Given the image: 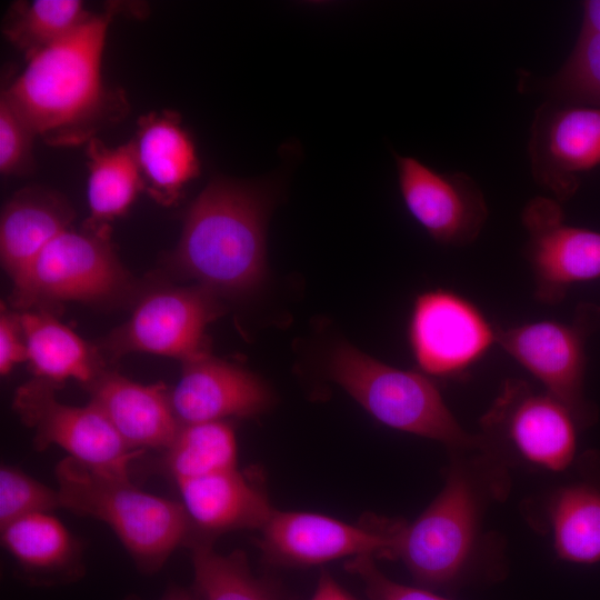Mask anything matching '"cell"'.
<instances>
[{
    "instance_id": "6da1fadb",
    "label": "cell",
    "mask_w": 600,
    "mask_h": 600,
    "mask_svg": "<svg viewBox=\"0 0 600 600\" xmlns=\"http://www.w3.org/2000/svg\"><path fill=\"white\" fill-rule=\"evenodd\" d=\"M119 4L93 13L67 37L28 60L1 91L17 113L51 147H77L129 111L124 92L106 86L101 60Z\"/></svg>"
},
{
    "instance_id": "7a4b0ae2",
    "label": "cell",
    "mask_w": 600,
    "mask_h": 600,
    "mask_svg": "<svg viewBox=\"0 0 600 600\" xmlns=\"http://www.w3.org/2000/svg\"><path fill=\"white\" fill-rule=\"evenodd\" d=\"M276 182L212 179L190 206L174 267L218 293L257 289L267 271L266 228Z\"/></svg>"
},
{
    "instance_id": "3957f363",
    "label": "cell",
    "mask_w": 600,
    "mask_h": 600,
    "mask_svg": "<svg viewBox=\"0 0 600 600\" xmlns=\"http://www.w3.org/2000/svg\"><path fill=\"white\" fill-rule=\"evenodd\" d=\"M506 467L481 449L454 452L442 490L411 523H403L393 559L430 588L452 583L471 560L487 506L508 492Z\"/></svg>"
},
{
    "instance_id": "277c9868",
    "label": "cell",
    "mask_w": 600,
    "mask_h": 600,
    "mask_svg": "<svg viewBox=\"0 0 600 600\" xmlns=\"http://www.w3.org/2000/svg\"><path fill=\"white\" fill-rule=\"evenodd\" d=\"M56 478L60 507L107 523L146 571L159 569L189 537L192 523L183 506L142 491L129 476L67 457L57 464Z\"/></svg>"
},
{
    "instance_id": "5b68a950",
    "label": "cell",
    "mask_w": 600,
    "mask_h": 600,
    "mask_svg": "<svg viewBox=\"0 0 600 600\" xmlns=\"http://www.w3.org/2000/svg\"><path fill=\"white\" fill-rule=\"evenodd\" d=\"M327 368L330 378L382 424L436 440L452 452L480 448V436L460 426L422 372L393 368L348 343L334 347Z\"/></svg>"
},
{
    "instance_id": "8992f818",
    "label": "cell",
    "mask_w": 600,
    "mask_h": 600,
    "mask_svg": "<svg viewBox=\"0 0 600 600\" xmlns=\"http://www.w3.org/2000/svg\"><path fill=\"white\" fill-rule=\"evenodd\" d=\"M576 423L552 396L509 379L481 418L480 449L501 463L506 456L534 468L562 471L574 458Z\"/></svg>"
},
{
    "instance_id": "52a82bcc",
    "label": "cell",
    "mask_w": 600,
    "mask_h": 600,
    "mask_svg": "<svg viewBox=\"0 0 600 600\" xmlns=\"http://www.w3.org/2000/svg\"><path fill=\"white\" fill-rule=\"evenodd\" d=\"M110 227L70 228L56 237L13 282L12 303L32 307L63 301H99L118 294L127 274L114 253Z\"/></svg>"
},
{
    "instance_id": "ba28073f",
    "label": "cell",
    "mask_w": 600,
    "mask_h": 600,
    "mask_svg": "<svg viewBox=\"0 0 600 600\" xmlns=\"http://www.w3.org/2000/svg\"><path fill=\"white\" fill-rule=\"evenodd\" d=\"M58 386L33 379L13 396V409L33 430L38 450L56 444L69 456L99 471L129 476V464L143 451L130 449L103 413L91 402L69 406L56 397Z\"/></svg>"
},
{
    "instance_id": "9c48e42d",
    "label": "cell",
    "mask_w": 600,
    "mask_h": 600,
    "mask_svg": "<svg viewBox=\"0 0 600 600\" xmlns=\"http://www.w3.org/2000/svg\"><path fill=\"white\" fill-rule=\"evenodd\" d=\"M403 522L352 524L320 513L274 510L260 529L263 559L283 567H310L343 558L393 559Z\"/></svg>"
},
{
    "instance_id": "30bf717a",
    "label": "cell",
    "mask_w": 600,
    "mask_h": 600,
    "mask_svg": "<svg viewBox=\"0 0 600 600\" xmlns=\"http://www.w3.org/2000/svg\"><path fill=\"white\" fill-rule=\"evenodd\" d=\"M408 334L416 363L428 377L459 376L497 343V329L482 311L446 289L416 298Z\"/></svg>"
},
{
    "instance_id": "8fae6325",
    "label": "cell",
    "mask_w": 600,
    "mask_h": 600,
    "mask_svg": "<svg viewBox=\"0 0 600 600\" xmlns=\"http://www.w3.org/2000/svg\"><path fill=\"white\" fill-rule=\"evenodd\" d=\"M216 296L201 286L154 291L139 302L106 346L116 356L146 352L182 362L207 353L204 332L220 310Z\"/></svg>"
},
{
    "instance_id": "7c38bea8",
    "label": "cell",
    "mask_w": 600,
    "mask_h": 600,
    "mask_svg": "<svg viewBox=\"0 0 600 600\" xmlns=\"http://www.w3.org/2000/svg\"><path fill=\"white\" fill-rule=\"evenodd\" d=\"M521 219L538 301L556 304L572 284L600 278V232L566 224L558 200L533 198Z\"/></svg>"
},
{
    "instance_id": "4fadbf2b",
    "label": "cell",
    "mask_w": 600,
    "mask_h": 600,
    "mask_svg": "<svg viewBox=\"0 0 600 600\" xmlns=\"http://www.w3.org/2000/svg\"><path fill=\"white\" fill-rule=\"evenodd\" d=\"M403 203L437 242L467 246L480 234L488 207L478 184L462 172H439L409 156H394Z\"/></svg>"
},
{
    "instance_id": "5bb4252c",
    "label": "cell",
    "mask_w": 600,
    "mask_h": 600,
    "mask_svg": "<svg viewBox=\"0 0 600 600\" xmlns=\"http://www.w3.org/2000/svg\"><path fill=\"white\" fill-rule=\"evenodd\" d=\"M497 343L537 378L577 423L592 419L583 397V333L577 324L543 320L497 329Z\"/></svg>"
},
{
    "instance_id": "9a60e30c",
    "label": "cell",
    "mask_w": 600,
    "mask_h": 600,
    "mask_svg": "<svg viewBox=\"0 0 600 600\" xmlns=\"http://www.w3.org/2000/svg\"><path fill=\"white\" fill-rule=\"evenodd\" d=\"M529 149L536 181L556 200H567L577 190V173L600 164V108L541 107Z\"/></svg>"
},
{
    "instance_id": "2e32d148",
    "label": "cell",
    "mask_w": 600,
    "mask_h": 600,
    "mask_svg": "<svg viewBox=\"0 0 600 600\" xmlns=\"http://www.w3.org/2000/svg\"><path fill=\"white\" fill-rule=\"evenodd\" d=\"M182 364L181 377L170 392L181 426L253 417L271 406L270 389L250 371L208 352Z\"/></svg>"
},
{
    "instance_id": "e0dca14e",
    "label": "cell",
    "mask_w": 600,
    "mask_h": 600,
    "mask_svg": "<svg viewBox=\"0 0 600 600\" xmlns=\"http://www.w3.org/2000/svg\"><path fill=\"white\" fill-rule=\"evenodd\" d=\"M87 387L90 402L132 450H166L180 429L163 384L147 386L118 373L101 372Z\"/></svg>"
},
{
    "instance_id": "ac0fdd59",
    "label": "cell",
    "mask_w": 600,
    "mask_h": 600,
    "mask_svg": "<svg viewBox=\"0 0 600 600\" xmlns=\"http://www.w3.org/2000/svg\"><path fill=\"white\" fill-rule=\"evenodd\" d=\"M132 143L144 191L163 206L176 203L186 186L200 174L194 140L174 111L140 117Z\"/></svg>"
},
{
    "instance_id": "d6986e66",
    "label": "cell",
    "mask_w": 600,
    "mask_h": 600,
    "mask_svg": "<svg viewBox=\"0 0 600 600\" xmlns=\"http://www.w3.org/2000/svg\"><path fill=\"white\" fill-rule=\"evenodd\" d=\"M176 483L191 523L207 532L260 530L274 511L261 483L239 468Z\"/></svg>"
},
{
    "instance_id": "ffe728a7",
    "label": "cell",
    "mask_w": 600,
    "mask_h": 600,
    "mask_svg": "<svg viewBox=\"0 0 600 600\" xmlns=\"http://www.w3.org/2000/svg\"><path fill=\"white\" fill-rule=\"evenodd\" d=\"M72 218L71 207L53 191L28 187L13 196L0 220L1 262L12 282L56 237L69 229Z\"/></svg>"
},
{
    "instance_id": "44dd1931",
    "label": "cell",
    "mask_w": 600,
    "mask_h": 600,
    "mask_svg": "<svg viewBox=\"0 0 600 600\" xmlns=\"http://www.w3.org/2000/svg\"><path fill=\"white\" fill-rule=\"evenodd\" d=\"M18 319L37 378L57 386L69 379L89 386L101 373L93 349L49 312L24 310Z\"/></svg>"
},
{
    "instance_id": "7402d4cb",
    "label": "cell",
    "mask_w": 600,
    "mask_h": 600,
    "mask_svg": "<svg viewBox=\"0 0 600 600\" xmlns=\"http://www.w3.org/2000/svg\"><path fill=\"white\" fill-rule=\"evenodd\" d=\"M90 217L84 227L101 229L123 216L144 191L132 140L110 148L97 137L87 143Z\"/></svg>"
},
{
    "instance_id": "603a6c76",
    "label": "cell",
    "mask_w": 600,
    "mask_h": 600,
    "mask_svg": "<svg viewBox=\"0 0 600 600\" xmlns=\"http://www.w3.org/2000/svg\"><path fill=\"white\" fill-rule=\"evenodd\" d=\"M546 517L558 556L567 561H600V488L577 482L554 490Z\"/></svg>"
},
{
    "instance_id": "cb8c5ba5",
    "label": "cell",
    "mask_w": 600,
    "mask_h": 600,
    "mask_svg": "<svg viewBox=\"0 0 600 600\" xmlns=\"http://www.w3.org/2000/svg\"><path fill=\"white\" fill-rule=\"evenodd\" d=\"M194 600H289L272 581L256 577L243 552L221 554L208 541L191 546Z\"/></svg>"
},
{
    "instance_id": "d4e9b609",
    "label": "cell",
    "mask_w": 600,
    "mask_h": 600,
    "mask_svg": "<svg viewBox=\"0 0 600 600\" xmlns=\"http://www.w3.org/2000/svg\"><path fill=\"white\" fill-rule=\"evenodd\" d=\"M1 541L29 572L62 574L76 564V541L50 512L32 513L10 522L1 528Z\"/></svg>"
},
{
    "instance_id": "484cf974",
    "label": "cell",
    "mask_w": 600,
    "mask_h": 600,
    "mask_svg": "<svg viewBox=\"0 0 600 600\" xmlns=\"http://www.w3.org/2000/svg\"><path fill=\"white\" fill-rule=\"evenodd\" d=\"M93 13L78 0L16 1L2 22V33L27 60L70 34Z\"/></svg>"
},
{
    "instance_id": "4316f807",
    "label": "cell",
    "mask_w": 600,
    "mask_h": 600,
    "mask_svg": "<svg viewBox=\"0 0 600 600\" xmlns=\"http://www.w3.org/2000/svg\"><path fill=\"white\" fill-rule=\"evenodd\" d=\"M164 451L174 481L238 468L236 433L226 421L182 424Z\"/></svg>"
},
{
    "instance_id": "83f0119b",
    "label": "cell",
    "mask_w": 600,
    "mask_h": 600,
    "mask_svg": "<svg viewBox=\"0 0 600 600\" xmlns=\"http://www.w3.org/2000/svg\"><path fill=\"white\" fill-rule=\"evenodd\" d=\"M564 99L600 106V34L580 33L577 44L552 80Z\"/></svg>"
},
{
    "instance_id": "f1b7e54d",
    "label": "cell",
    "mask_w": 600,
    "mask_h": 600,
    "mask_svg": "<svg viewBox=\"0 0 600 600\" xmlns=\"http://www.w3.org/2000/svg\"><path fill=\"white\" fill-rule=\"evenodd\" d=\"M60 507L58 490H52L23 471L2 466L0 469V526L22 517L50 512Z\"/></svg>"
},
{
    "instance_id": "f546056e",
    "label": "cell",
    "mask_w": 600,
    "mask_h": 600,
    "mask_svg": "<svg viewBox=\"0 0 600 600\" xmlns=\"http://www.w3.org/2000/svg\"><path fill=\"white\" fill-rule=\"evenodd\" d=\"M36 134L17 113L8 99L0 97V172L22 176L33 167L32 141Z\"/></svg>"
},
{
    "instance_id": "4dcf8cb0",
    "label": "cell",
    "mask_w": 600,
    "mask_h": 600,
    "mask_svg": "<svg viewBox=\"0 0 600 600\" xmlns=\"http://www.w3.org/2000/svg\"><path fill=\"white\" fill-rule=\"evenodd\" d=\"M346 569L357 576L369 600H448L428 589L409 587L389 579L374 562V557L359 556L346 562Z\"/></svg>"
},
{
    "instance_id": "1f68e13d",
    "label": "cell",
    "mask_w": 600,
    "mask_h": 600,
    "mask_svg": "<svg viewBox=\"0 0 600 600\" xmlns=\"http://www.w3.org/2000/svg\"><path fill=\"white\" fill-rule=\"evenodd\" d=\"M27 347L18 316L2 312L0 318V372L7 374L11 369L27 361Z\"/></svg>"
},
{
    "instance_id": "d6a6232c",
    "label": "cell",
    "mask_w": 600,
    "mask_h": 600,
    "mask_svg": "<svg viewBox=\"0 0 600 600\" xmlns=\"http://www.w3.org/2000/svg\"><path fill=\"white\" fill-rule=\"evenodd\" d=\"M311 600H358L327 571H322Z\"/></svg>"
},
{
    "instance_id": "836d02e7",
    "label": "cell",
    "mask_w": 600,
    "mask_h": 600,
    "mask_svg": "<svg viewBox=\"0 0 600 600\" xmlns=\"http://www.w3.org/2000/svg\"><path fill=\"white\" fill-rule=\"evenodd\" d=\"M583 18L580 33L600 34V0L584 1Z\"/></svg>"
},
{
    "instance_id": "e575fe53",
    "label": "cell",
    "mask_w": 600,
    "mask_h": 600,
    "mask_svg": "<svg viewBox=\"0 0 600 600\" xmlns=\"http://www.w3.org/2000/svg\"><path fill=\"white\" fill-rule=\"evenodd\" d=\"M160 600H194L192 594L179 587H171Z\"/></svg>"
}]
</instances>
